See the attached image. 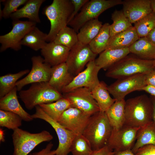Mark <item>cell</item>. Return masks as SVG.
<instances>
[{
  "mask_svg": "<svg viewBox=\"0 0 155 155\" xmlns=\"http://www.w3.org/2000/svg\"><path fill=\"white\" fill-rule=\"evenodd\" d=\"M95 60L88 63L86 68L75 76L71 82L62 89L61 92L65 93L82 87L91 90L96 85L100 82L98 74L101 69L96 65Z\"/></svg>",
  "mask_w": 155,
  "mask_h": 155,
  "instance_id": "cell-15",
  "label": "cell"
},
{
  "mask_svg": "<svg viewBox=\"0 0 155 155\" xmlns=\"http://www.w3.org/2000/svg\"><path fill=\"white\" fill-rule=\"evenodd\" d=\"M141 90L144 91L148 93L155 98V87L147 85L142 88Z\"/></svg>",
  "mask_w": 155,
  "mask_h": 155,
  "instance_id": "cell-44",
  "label": "cell"
},
{
  "mask_svg": "<svg viewBox=\"0 0 155 155\" xmlns=\"http://www.w3.org/2000/svg\"><path fill=\"white\" fill-rule=\"evenodd\" d=\"M102 23L96 18L90 20L84 24L77 33L78 42L88 45L100 31Z\"/></svg>",
  "mask_w": 155,
  "mask_h": 155,
  "instance_id": "cell-29",
  "label": "cell"
},
{
  "mask_svg": "<svg viewBox=\"0 0 155 155\" xmlns=\"http://www.w3.org/2000/svg\"><path fill=\"white\" fill-rule=\"evenodd\" d=\"M146 74H138L118 79L108 86V90L116 100L124 99L127 94L134 91H141L146 85Z\"/></svg>",
  "mask_w": 155,
  "mask_h": 155,
  "instance_id": "cell-13",
  "label": "cell"
},
{
  "mask_svg": "<svg viewBox=\"0 0 155 155\" xmlns=\"http://www.w3.org/2000/svg\"><path fill=\"white\" fill-rule=\"evenodd\" d=\"M47 34L35 26L25 35L21 41V44L35 51L41 50L47 43Z\"/></svg>",
  "mask_w": 155,
  "mask_h": 155,
  "instance_id": "cell-28",
  "label": "cell"
},
{
  "mask_svg": "<svg viewBox=\"0 0 155 155\" xmlns=\"http://www.w3.org/2000/svg\"><path fill=\"white\" fill-rule=\"evenodd\" d=\"M31 60L32 66L30 71L26 76L16 83L18 91H20L24 86L28 84L49 82V81L52 67L40 56H33Z\"/></svg>",
  "mask_w": 155,
  "mask_h": 155,
  "instance_id": "cell-12",
  "label": "cell"
},
{
  "mask_svg": "<svg viewBox=\"0 0 155 155\" xmlns=\"http://www.w3.org/2000/svg\"><path fill=\"white\" fill-rule=\"evenodd\" d=\"M90 117L79 109L71 106L64 111L58 122L75 135L82 134Z\"/></svg>",
  "mask_w": 155,
  "mask_h": 155,
  "instance_id": "cell-16",
  "label": "cell"
},
{
  "mask_svg": "<svg viewBox=\"0 0 155 155\" xmlns=\"http://www.w3.org/2000/svg\"><path fill=\"white\" fill-rule=\"evenodd\" d=\"M136 155H155V145H148L144 146L137 151Z\"/></svg>",
  "mask_w": 155,
  "mask_h": 155,
  "instance_id": "cell-40",
  "label": "cell"
},
{
  "mask_svg": "<svg viewBox=\"0 0 155 155\" xmlns=\"http://www.w3.org/2000/svg\"><path fill=\"white\" fill-rule=\"evenodd\" d=\"M39 105L51 119L57 122L64 111L71 106L69 101L63 97L55 102Z\"/></svg>",
  "mask_w": 155,
  "mask_h": 155,
  "instance_id": "cell-31",
  "label": "cell"
},
{
  "mask_svg": "<svg viewBox=\"0 0 155 155\" xmlns=\"http://www.w3.org/2000/svg\"><path fill=\"white\" fill-rule=\"evenodd\" d=\"M124 99L116 100L105 112L109 122L114 129H118L125 124Z\"/></svg>",
  "mask_w": 155,
  "mask_h": 155,
  "instance_id": "cell-25",
  "label": "cell"
},
{
  "mask_svg": "<svg viewBox=\"0 0 155 155\" xmlns=\"http://www.w3.org/2000/svg\"><path fill=\"white\" fill-rule=\"evenodd\" d=\"M111 19L113 23L110 25V38L132 26L122 10H115L112 14Z\"/></svg>",
  "mask_w": 155,
  "mask_h": 155,
  "instance_id": "cell-33",
  "label": "cell"
},
{
  "mask_svg": "<svg viewBox=\"0 0 155 155\" xmlns=\"http://www.w3.org/2000/svg\"><path fill=\"white\" fill-rule=\"evenodd\" d=\"M70 49L53 41L47 43L41 50L45 62L52 67L65 63Z\"/></svg>",
  "mask_w": 155,
  "mask_h": 155,
  "instance_id": "cell-18",
  "label": "cell"
},
{
  "mask_svg": "<svg viewBox=\"0 0 155 155\" xmlns=\"http://www.w3.org/2000/svg\"><path fill=\"white\" fill-rule=\"evenodd\" d=\"M17 90L15 86L11 91L0 99V109L14 113L25 121L30 122L34 119L22 107L18 99Z\"/></svg>",
  "mask_w": 155,
  "mask_h": 155,
  "instance_id": "cell-19",
  "label": "cell"
},
{
  "mask_svg": "<svg viewBox=\"0 0 155 155\" xmlns=\"http://www.w3.org/2000/svg\"><path fill=\"white\" fill-rule=\"evenodd\" d=\"M129 53V48L106 49L95 59V63L101 69L107 70Z\"/></svg>",
  "mask_w": 155,
  "mask_h": 155,
  "instance_id": "cell-20",
  "label": "cell"
},
{
  "mask_svg": "<svg viewBox=\"0 0 155 155\" xmlns=\"http://www.w3.org/2000/svg\"><path fill=\"white\" fill-rule=\"evenodd\" d=\"M154 60H155V59H154Z\"/></svg>",
  "mask_w": 155,
  "mask_h": 155,
  "instance_id": "cell-50",
  "label": "cell"
},
{
  "mask_svg": "<svg viewBox=\"0 0 155 155\" xmlns=\"http://www.w3.org/2000/svg\"><path fill=\"white\" fill-rule=\"evenodd\" d=\"M12 137L13 155H28L41 143L49 142L53 138V135L46 130L32 133L19 128L13 130Z\"/></svg>",
  "mask_w": 155,
  "mask_h": 155,
  "instance_id": "cell-6",
  "label": "cell"
},
{
  "mask_svg": "<svg viewBox=\"0 0 155 155\" xmlns=\"http://www.w3.org/2000/svg\"><path fill=\"white\" fill-rule=\"evenodd\" d=\"M53 145L52 142H50L45 148L39 152L30 153L29 155H55V150H52Z\"/></svg>",
  "mask_w": 155,
  "mask_h": 155,
  "instance_id": "cell-41",
  "label": "cell"
},
{
  "mask_svg": "<svg viewBox=\"0 0 155 155\" xmlns=\"http://www.w3.org/2000/svg\"><path fill=\"white\" fill-rule=\"evenodd\" d=\"M155 68L154 60H145L135 55H127L108 69L105 75L108 77L118 80L138 74H146Z\"/></svg>",
  "mask_w": 155,
  "mask_h": 155,
  "instance_id": "cell-3",
  "label": "cell"
},
{
  "mask_svg": "<svg viewBox=\"0 0 155 155\" xmlns=\"http://www.w3.org/2000/svg\"><path fill=\"white\" fill-rule=\"evenodd\" d=\"M140 38L146 37L155 27V13L153 11L134 23Z\"/></svg>",
  "mask_w": 155,
  "mask_h": 155,
  "instance_id": "cell-35",
  "label": "cell"
},
{
  "mask_svg": "<svg viewBox=\"0 0 155 155\" xmlns=\"http://www.w3.org/2000/svg\"><path fill=\"white\" fill-rule=\"evenodd\" d=\"M150 99L152 105V119L153 121L155 124V98L152 96Z\"/></svg>",
  "mask_w": 155,
  "mask_h": 155,
  "instance_id": "cell-47",
  "label": "cell"
},
{
  "mask_svg": "<svg viewBox=\"0 0 155 155\" xmlns=\"http://www.w3.org/2000/svg\"><path fill=\"white\" fill-rule=\"evenodd\" d=\"M29 72V69H25L15 73H9L0 76V98L11 91L16 86L18 80Z\"/></svg>",
  "mask_w": 155,
  "mask_h": 155,
  "instance_id": "cell-32",
  "label": "cell"
},
{
  "mask_svg": "<svg viewBox=\"0 0 155 155\" xmlns=\"http://www.w3.org/2000/svg\"><path fill=\"white\" fill-rule=\"evenodd\" d=\"M97 55L89 45L78 42L70 49L65 62L69 71L75 77L84 69L88 63L95 60Z\"/></svg>",
  "mask_w": 155,
  "mask_h": 155,
  "instance_id": "cell-10",
  "label": "cell"
},
{
  "mask_svg": "<svg viewBox=\"0 0 155 155\" xmlns=\"http://www.w3.org/2000/svg\"><path fill=\"white\" fill-rule=\"evenodd\" d=\"M112 130L105 112L99 111L90 116L82 134L94 150L107 144Z\"/></svg>",
  "mask_w": 155,
  "mask_h": 155,
  "instance_id": "cell-2",
  "label": "cell"
},
{
  "mask_svg": "<svg viewBox=\"0 0 155 155\" xmlns=\"http://www.w3.org/2000/svg\"><path fill=\"white\" fill-rule=\"evenodd\" d=\"M73 10L71 0H53L44 9L43 13L49 21L51 28L46 41H53L59 32L68 25Z\"/></svg>",
  "mask_w": 155,
  "mask_h": 155,
  "instance_id": "cell-4",
  "label": "cell"
},
{
  "mask_svg": "<svg viewBox=\"0 0 155 155\" xmlns=\"http://www.w3.org/2000/svg\"><path fill=\"white\" fill-rule=\"evenodd\" d=\"M93 151L88 140L82 134L76 135L70 147L72 155H90Z\"/></svg>",
  "mask_w": 155,
  "mask_h": 155,
  "instance_id": "cell-36",
  "label": "cell"
},
{
  "mask_svg": "<svg viewBox=\"0 0 155 155\" xmlns=\"http://www.w3.org/2000/svg\"><path fill=\"white\" fill-rule=\"evenodd\" d=\"M89 0H71L73 6V12L68 21V24L75 18L78 13V12L83 6Z\"/></svg>",
  "mask_w": 155,
  "mask_h": 155,
  "instance_id": "cell-39",
  "label": "cell"
},
{
  "mask_svg": "<svg viewBox=\"0 0 155 155\" xmlns=\"http://www.w3.org/2000/svg\"><path fill=\"white\" fill-rule=\"evenodd\" d=\"M35 108V113L31 115L32 118L41 119L48 123L57 133L59 142L58 147L55 150V155H68L70 152L72 142L76 135L53 120L39 105Z\"/></svg>",
  "mask_w": 155,
  "mask_h": 155,
  "instance_id": "cell-8",
  "label": "cell"
},
{
  "mask_svg": "<svg viewBox=\"0 0 155 155\" xmlns=\"http://www.w3.org/2000/svg\"><path fill=\"white\" fill-rule=\"evenodd\" d=\"M121 0H91L82 7L80 11L68 24L78 33L86 23L98 18V16L107 9L122 4Z\"/></svg>",
  "mask_w": 155,
  "mask_h": 155,
  "instance_id": "cell-7",
  "label": "cell"
},
{
  "mask_svg": "<svg viewBox=\"0 0 155 155\" xmlns=\"http://www.w3.org/2000/svg\"><path fill=\"white\" fill-rule=\"evenodd\" d=\"M63 96L69 101L71 107L79 109L90 116L100 111L90 90L88 88H79L64 93Z\"/></svg>",
  "mask_w": 155,
  "mask_h": 155,
  "instance_id": "cell-11",
  "label": "cell"
},
{
  "mask_svg": "<svg viewBox=\"0 0 155 155\" xmlns=\"http://www.w3.org/2000/svg\"><path fill=\"white\" fill-rule=\"evenodd\" d=\"M110 25L103 24L98 34L88 44L92 51L98 55L106 50L110 38Z\"/></svg>",
  "mask_w": 155,
  "mask_h": 155,
  "instance_id": "cell-30",
  "label": "cell"
},
{
  "mask_svg": "<svg viewBox=\"0 0 155 155\" xmlns=\"http://www.w3.org/2000/svg\"><path fill=\"white\" fill-rule=\"evenodd\" d=\"M90 90L100 111L105 112L116 100L110 96L108 86L103 81H100Z\"/></svg>",
  "mask_w": 155,
  "mask_h": 155,
  "instance_id": "cell-24",
  "label": "cell"
},
{
  "mask_svg": "<svg viewBox=\"0 0 155 155\" xmlns=\"http://www.w3.org/2000/svg\"><path fill=\"white\" fill-rule=\"evenodd\" d=\"M114 151L107 145L98 149L93 150L90 155H113Z\"/></svg>",
  "mask_w": 155,
  "mask_h": 155,
  "instance_id": "cell-42",
  "label": "cell"
},
{
  "mask_svg": "<svg viewBox=\"0 0 155 155\" xmlns=\"http://www.w3.org/2000/svg\"><path fill=\"white\" fill-rule=\"evenodd\" d=\"M115 152V151H114ZM113 155H136L131 150H128L124 151L115 152Z\"/></svg>",
  "mask_w": 155,
  "mask_h": 155,
  "instance_id": "cell-46",
  "label": "cell"
},
{
  "mask_svg": "<svg viewBox=\"0 0 155 155\" xmlns=\"http://www.w3.org/2000/svg\"><path fill=\"white\" fill-rule=\"evenodd\" d=\"M140 38L135 28L132 26L111 37L106 49L129 48Z\"/></svg>",
  "mask_w": 155,
  "mask_h": 155,
  "instance_id": "cell-22",
  "label": "cell"
},
{
  "mask_svg": "<svg viewBox=\"0 0 155 155\" xmlns=\"http://www.w3.org/2000/svg\"><path fill=\"white\" fill-rule=\"evenodd\" d=\"M125 124L140 128L153 121L151 100L146 95L125 101Z\"/></svg>",
  "mask_w": 155,
  "mask_h": 155,
  "instance_id": "cell-1",
  "label": "cell"
},
{
  "mask_svg": "<svg viewBox=\"0 0 155 155\" xmlns=\"http://www.w3.org/2000/svg\"><path fill=\"white\" fill-rule=\"evenodd\" d=\"M122 4L123 12L131 24L153 11L151 0H125Z\"/></svg>",
  "mask_w": 155,
  "mask_h": 155,
  "instance_id": "cell-17",
  "label": "cell"
},
{
  "mask_svg": "<svg viewBox=\"0 0 155 155\" xmlns=\"http://www.w3.org/2000/svg\"><path fill=\"white\" fill-rule=\"evenodd\" d=\"M151 6L152 11L155 13V0H151Z\"/></svg>",
  "mask_w": 155,
  "mask_h": 155,
  "instance_id": "cell-49",
  "label": "cell"
},
{
  "mask_svg": "<svg viewBox=\"0 0 155 155\" xmlns=\"http://www.w3.org/2000/svg\"><path fill=\"white\" fill-rule=\"evenodd\" d=\"M27 0H3L4 7L2 10V18H7L16 11L18 8L21 5H24L28 1Z\"/></svg>",
  "mask_w": 155,
  "mask_h": 155,
  "instance_id": "cell-38",
  "label": "cell"
},
{
  "mask_svg": "<svg viewBox=\"0 0 155 155\" xmlns=\"http://www.w3.org/2000/svg\"><path fill=\"white\" fill-rule=\"evenodd\" d=\"M53 41L70 49L78 42L77 33L73 28L67 26L60 31Z\"/></svg>",
  "mask_w": 155,
  "mask_h": 155,
  "instance_id": "cell-34",
  "label": "cell"
},
{
  "mask_svg": "<svg viewBox=\"0 0 155 155\" xmlns=\"http://www.w3.org/2000/svg\"><path fill=\"white\" fill-rule=\"evenodd\" d=\"M140 128L125 124L118 129H112L107 145L115 152L131 150Z\"/></svg>",
  "mask_w": 155,
  "mask_h": 155,
  "instance_id": "cell-14",
  "label": "cell"
},
{
  "mask_svg": "<svg viewBox=\"0 0 155 155\" xmlns=\"http://www.w3.org/2000/svg\"><path fill=\"white\" fill-rule=\"evenodd\" d=\"M145 81L146 85L155 87V68L146 74Z\"/></svg>",
  "mask_w": 155,
  "mask_h": 155,
  "instance_id": "cell-43",
  "label": "cell"
},
{
  "mask_svg": "<svg viewBox=\"0 0 155 155\" xmlns=\"http://www.w3.org/2000/svg\"><path fill=\"white\" fill-rule=\"evenodd\" d=\"M130 53L145 60L155 59V46L146 37L140 38L129 47Z\"/></svg>",
  "mask_w": 155,
  "mask_h": 155,
  "instance_id": "cell-26",
  "label": "cell"
},
{
  "mask_svg": "<svg viewBox=\"0 0 155 155\" xmlns=\"http://www.w3.org/2000/svg\"><path fill=\"white\" fill-rule=\"evenodd\" d=\"M22 119L14 113L0 110V126L13 130L22 125Z\"/></svg>",
  "mask_w": 155,
  "mask_h": 155,
  "instance_id": "cell-37",
  "label": "cell"
},
{
  "mask_svg": "<svg viewBox=\"0 0 155 155\" xmlns=\"http://www.w3.org/2000/svg\"><path fill=\"white\" fill-rule=\"evenodd\" d=\"M151 144L155 145V124L153 121L139 129L131 150L135 154L141 147Z\"/></svg>",
  "mask_w": 155,
  "mask_h": 155,
  "instance_id": "cell-27",
  "label": "cell"
},
{
  "mask_svg": "<svg viewBox=\"0 0 155 155\" xmlns=\"http://www.w3.org/2000/svg\"><path fill=\"white\" fill-rule=\"evenodd\" d=\"M36 24L30 21L13 20L11 30L7 33L0 36V52L8 48L16 51L20 50L22 47L21 41L26 34L36 26Z\"/></svg>",
  "mask_w": 155,
  "mask_h": 155,
  "instance_id": "cell-9",
  "label": "cell"
},
{
  "mask_svg": "<svg viewBox=\"0 0 155 155\" xmlns=\"http://www.w3.org/2000/svg\"><path fill=\"white\" fill-rule=\"evenodd\" d=\"M148 40L155 46V27L146 37Z\"/></svg>",
  "mask_w": 155,
  "mask_h": 155,
  "instance_id": "cell-45",
  "label": "cell"
},
{
  "mask_svg": "<svg viewBox=\"0 0 155 155\" xmlns=\"http://www.w3.org/2000/svg\"><path fill=\"white\" fill-rule=\"evenodd\" d=\"M74 77L69 71L65 62L52 67L51 78L48 83L61 92L62 89L69 84Z\"/></svg>",
  "mask_w": 155,
  "mask_h": 155,
  "instance_id": "cell-21",
  "label": "cell"
},
{
  "mask_svg": "<svg viewBox=\"0 0 155 155\" xmlns=\"http://www.w3.org/2000/svg\"><path fill=\"white\" fill-rule=\"evenodd\" d=\"M19 95L26 108L29 110L40 104L52 103L63 97L61 93L51 86L48 82L31 84L28 89L20 91Z\"/></svg>",
  "mask_w": 155,
  "mask_h": 155,
  "instance_id": "cell-5",
  "label": "cell"
},
{
  "mask_svg": "<svg viewBox=\"0 0 155 155\" xmlns=\"http://www.w3.org/2000/svg\"><path fill=\"white\" fill-rule=\"evenodd\" d=\"M44 0H29L21 8L18 9L12 13L10 18L13 20L26 18L30 21L35 23H40L39 16L40 8Z\"/></svg>",
  "mask_w": 155,
  "mask_h": 155,
  "instance_id": "cell-23",
  "label": "cell"
},
{
  "mask_svg": "<svg viewBox=\"0 0 155 155\" xmlns=\"http://www.w3.org/2000/svg\"><path fill=\"white\" fill-rule=\"evenodd\" d=\"M5 141L4 130L0 129V142H4Z\"/></svg>",
  "mask_w": 155,
  "mask_h": 155,
  "instance_id": "cell-48",
  "label": "cell"
}]
</instances>
